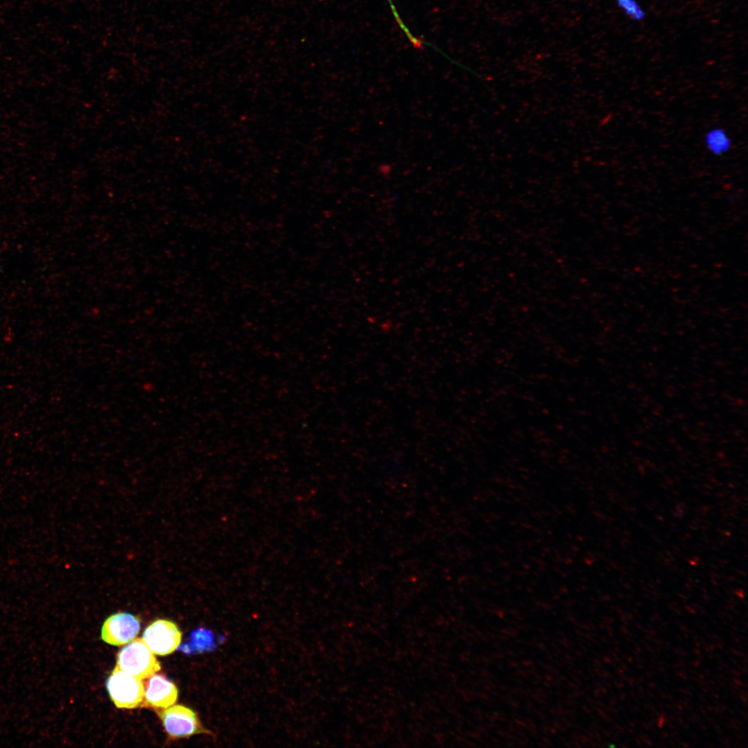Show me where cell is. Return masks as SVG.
Returning a JSON list of instances; mask_svg holds the SVG:
<instances>
[{
	"mask_svg": "<svg viewBox=\"0 0 748 748\" xmlns=\"http://www.w3.org/2000/svg\"><path fill=\"white\" fill-rule=\"evenodd\" d=\"M117 667L140 679L151 677L161 669L159 662L142 639H136L117 655Z\"/></svg>",
	"mask_w": 748,
	"mask_h": 748,
	"instance_id": "6da1fadb",
	"label": "cell"
},
{
	"mask_svg": "<svg viewBox=\"0 0 748 748\" xmlns=\"http://www.w3.org/2000/svg\"><path fill=\"white\" fill-rule=\"evenodd\" d=\"M106 687L111 700L121 709L139 706L145 696V687L141 680L117 666L107 679Z\"/></svg>",
	"mask_w": 748,
	"mask_h": 748,
	"instance_id": "7a4b0ae2",
	"label": "cell"
},
{
	"mask_svg": "<svg viewBox=\"0 0 748 748\" xmlns=\"http://www.w3.org/2000/svg\"><path fill=\"white\" fill-rule=\"evenodd\" d=\"M167 733L172 737L184 738L199 733H211L201 724L196 713L183 705L166 708L159 713Z\"/></svg>",
	"mask_w": 748,
	"mask_h": 748,
	"instance_id": "3957f363",
	"label": "cell"
},
{
	"mask_svg": "<svg viewBox=\"0 0 748 748\" xmlns=\"http://www.w3.org/2000/svg\"><path fill=\"white\" fill-rule=\"evenodd\" d=\"M142 639L154 654L163 656L177 648L181 643V632L175 623L159 619L146 627Z\"/></svg>",
	"mask_w": 748,
	"mask_h": 748,
	"instance_id": "277c9868",
	"label": "cell"
},
{
	"mask_svg": "<svg viewBox=\"0 0 748 748\" xmlns=\"http://www.w3.org/2000/svg\"><path fill=\"white\" fill-rule=\"evenodd\" d=\"M140 630L138 617L128 613H117L108 617L102 627L103 640L113 645H121L130 642Z\"/></svg>",
	"mask_w": 748,
	"mask_h": 748,
	"instance_id": "5b68a950",
	"label": "cell"
},
{
	"mask_svg": "<svg viewBox=\"0 0 748 748\" xmlns=\"http://www.w3.org/2000/svg\"><path fill=\"white\" fill-rule=\"evenodd\" d=\"M144 697L150 706L166 709L176 702L178 690L164 676L152 675L148 682Z\"/></svg>",
	"mask_w": 748,
	"mask_h": 748,
	"instance_id": "8992f818",
	"label": "cell"
},
{
	"mask_svg": "<svg viewBox=\"0 0 748 748\" xmlns=\"http://www.w3.org/2000/svg\"><path fill=\"white\" fill-rule=\"evenodd\" d=\"M703 143L708 152L715 157L727 154L733 145L729 134L720 126L709 129L704 135Z\"/></svg>",
	"mask_w": 748,
	"mask_h": 748,
	"instance_id": "52a82bcc",
	"label": "cell"
},
{
	"mask_svg": "<svg viewBox=\"0 0 748 748\" xmlns=\"http://www.w3.org/2000/svg\"><path fill=\"white\" fill-rule=\"evenodd\" d=\"M616 7L630 20L641 22L646 17V11L638 0H615Z\"/></svg>",
	"mask_w": 748,
	"mask_h": 748,
	"instance_id": "ba28073f",
	"label": "cell"
},
{
	"mask_svg": "<svg viewBox=\"0 0 748 748\" xmlns=\"http://www.w3.org/2000/svg\"><path fill=\"white\" fill-rule=\"evenodd\" d=\"M193 644L197 650H206L211 648L213 636L210 632L199 630L193 634Z\"/></svg>",
	"mask_w": 748,
	"mask_h": 748,
	"instance_id": "9c48e42d",
	"label": "cell"
}]
</instances>
